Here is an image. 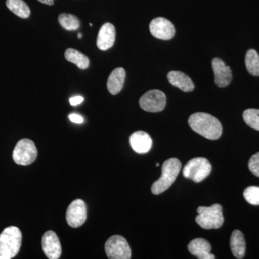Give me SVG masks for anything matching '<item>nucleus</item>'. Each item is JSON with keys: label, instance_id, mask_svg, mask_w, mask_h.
I'll list each match as a JSON object with an SVG mask.
<instances>
[{"label": "nucleus", "instance_id": "f257e3e1", "mask_svg": "<svg viewBox=\"0 0 259 259\" xmlns=\"http://www.w3.org/2000/svg\"><path fill=\"white\" fill-rule=\"evenodd\" d=\"M189 125L197 134L209 140L221 138L223 127L220 121L214 116L204 112H197L190 116Z\"/></svg>", "mask_w": 259, "mask_h": 259}, {"label": "nucleus", "instance_id": "f03ea898", "mask_svg": "<svg viewBox=\"0 0 259 259\" xmlns=\"http://www.w3.org/2000/svg\"><path fill=\"white\" fill-rule=\"evenodd\" d=\"M22 233L16 226L5 228L0 234V259H11L20 251Z\"/></svg>", "mask_w": 259, "mask_h": 259}, {"label": "nucleus", "instance_id": "7ed1b4c3", "mask_svg": "<svg viewBox=\"0 0 259 259\" xmlns=\"http://www.w3.org/2000/svg\"><path fill=\"white\" fill-rule=\"evenodd\" d=\"M182 168V163L176 158L167 160L162 166L161 176L153 184L151 192L153 194H160L169 189L176 180Z\"/></svg>", "mask_w": 259, "mask_h": 259}, {"label": "nucleus", "instance_id": "20e7f679", "mask_svg": "<svg viewBox=\"0 0 259 259\" xmlns=\"http://www.w3.org/2000/svg\"><path fill=\"white\" fill-rule=\"evenodd\" d=\"M198 215L196 223L204 229H218L224 223L223 207L221 204H212L210 207H199L197 208Z\"/></svg>", "mask_w": 259, "mask_h": 259}, {"label": "nucleus", "instance_id": "39448f33", "mask_svg": "<svg viewBox=\"0 0 259 259\" xmlns=\"http://www.w3.org/2000/svg\"><path fill=\"white\" fill-rule=\"evenodd\" d=\"M212 171V166L207 158H194L186 164L183 170V175L186 178L200 182L209 176Z\"/></svg>", "mask_w": 259, "mask_h": 259}, {"label": "nucleus", "instance_id": "423d86ee", "mask_svg": "<svg viewBox=\"0 0 259 259\" xmlns=\"http://www.w3.org/2000/svg\"><path fill=\"white\" fill-rule=\"evenodd\" d=\"M37 150L33 141L22 139L18 141L13 153V161L20 166H28L36 160Z\"/></svg>", "mask_w": 259, "mask_h": 259}, {"label": "nucleus", "instance_id": "0eeeda50", "mask_svg": "<svg viewBox=\"0 0 259 259\" xmlns=\"http://www.w3.org/2000/svg\"><path fill=\"white\" fill-rule=\"evenodd\" d=\"M105 252L110 259H130L131 249L124 237L115 235L110 237L105 243Z\"/></svg>", "mask_w": 259, "mask_h": 259}, {"label": "nucleus", "instance_id": "6e6552de", "mask_svg": "<svg viewBox=\"0 0 259 259\" xmlns=\"http://www.w3.org/2000/svg\"><path fill=\"white\" fill-rule=\"evenodd\" d=\"M140 106L145 111L159 112L164 110L166 97L161 90H152L147 92L140 99Z\"/></svg>", "mask_w": 259, "mask_h": 259}, {"label": "nucleus", "instance_id": "1a4fd4ad", "mask_svg": "<svg viewBox=\"0 0 259 259\" xmlns=\"http://www.w3.org/2000/svg\"><path fill=\"white\" fill-rule=\"evenodd\" d=\"M87 220L86 204L82 199H76L69 204L66 211V221L72 228L82 226Z\"/></svg>", "mask_w": 259, "mask_h": 259}, {"label": "nucleus", "instance_id": "9d476101", "mask_svg": "<svg viewBox=\"0 0 259 259\" xmlns=\"http://www.w3.org/2000/svg\"><path fill=\"white\" fill-rule=\"evenodd\" d=\"M149 28L153 36L160 40H171L175 35V26L171 21L166 18L153 19L150 23Z\"/></svg>", "mask_w": 259, "mask_h": 259}, {"label": "nucleus", "instance_id": "9b49d317", "mask_svg": "<svg viewBox=\"0 0 259 259\" xmlns=\"http://www.w3.org/2000/svg\"><path fill=\"white\" fill-rule=\"evenodd\" d=\"M42 248L49 259H59L61 255L60 241L55 232L49 231L44 233L42 238Z\"/></svg>", "mask_w": 259, "mask_h": 259}, {"label": "nucleus", "instance_id": "f8f14e48", "mask_svg": "<svg viewBox=\"0 0 259 259\" xmlns=\"http://www.w3.org/2000/svg\"><path fill=\"white\" fill-rule=\"evenodd\" d=\"M212 66L214 74V82L219 88H225L231 83L233 79L230 66H226L224 61L219 58L212 59Z\"/></svg>", "mask_w": 259, "mask_h": 259}, {"label": "nucleus", "instance_id": "ddd939ff", "mask_svg": "<svg viewBox=\"0 0 259 259\" xmlns=\"http://www.w3.org/2000/svg\"><path fill=\"white\" fill-rule=\"evenodd\" d=\"M188 250L191 254L199 259H214V255L210 253L212 246L204 238H195L189 243Z\"/></svg>", "mask_w": 259, "mask_h": 259}, {"label": "nucleus", "instance_id": "4468645a", "mask_svg": "<svg viewBox=\"0 0 259 259\" xmlns=\"http://www.w3.org/2000/svg\"><path fill=\"white\" fill-rule=\"evenodd\" d=\"M130 144L135 152L142 154L148 153L151 150L152 139L147 133L136 131L130 137Z\"/></svg>", "mask_w": 259, "mask_h": 259}, {"label": "nucleus", "instance_id": "2eb2a0df", "mask_svg": "<svg viewBox=\"0 0 259 259\" xmlns=\"http://www.w3.org/2000/svg\"><path fill=\"white\" fill-rule=\"evenodd\" d=\"M115 28L112 24H104L97 35V47L102 51H106L110 49L115 44Z\"/></svg>", "mask_w": 259, "mask_h": 259}, {"label": "nucleus", "instance_id": "dca6fc26", "mask_svg": "<svg viewBox=\"0 0 259 259\" xmlns=\"http://www.w3.org/2000/svg\"><path fill=\"white\" fill-rule=\"evenodd\" d=\"M167 78L172 86L177 87L182 91L188 93V92H192L194 90L193 81L187 75L181 72V71H171L168 73Z\"/></svg>", "mask_w": 259, "mask_h": 259}, {"label": "nucleus", "instance_id": "f3484780", "mask_svg": "<svg viewBox=\"0 0 259 259\" xmlns=\"http://www.w3.org/2000/svg\"><path fill=\"white\" fill-rule=\"evenodd\" d=\"M126 73L123 68H117L112 71L107 79V90L112 95H117L123 88Z\"/></svg>", "mask_w": 259, "mask_h": 259}, {"label": "nucleus", "instance_id": "a211bd4d", "mask_svg": "<svg viewBox=\"0 0 259 259\" xmlns=\"http://www.w3.org/2000/svg\"><path fill=\"white\" fill-rule=\"evenodd\" d=\"M232 253L236 258L241 259L245 253V241L244 236L241 231L236 230L233 232L230 241Z\"/></svg>", "mask_w": 259, "mask_h": 259}, {"label": "nucleus", "instance_id": "6ab92c4d", "mask_svg": "<svg viewBox=\"0 0 259 259\" xmlns=\"http://www.w3.org/2000/svg\"><path fill=\"white\" fill-rule=\"evenodd\" d=\"M65 58L69 62L76 64L80 69H88L90 65V60L88 56L79 51L71 48H69L65 51Z\"/></svg>", "mask_w": 259, "mask_h": 259}, {"label": "nucleus", "instance_id": "aec40b11", "mask_svg": "<svg viewBox=\"0 0 259 259\" xmlns=\"http://www.w3.org/2000/svg\"><path fill=\"white\" fill-rule=\"evenodd\" d=\"M6 5L10 11L20 18H28L30 15V8L23 0H7Z\"/></svg>", "mask_w": 259, "mask_h": 259}, {"label": "nucleus", "instance_id": "412c9836", "mask_svg": "<svg viewBox=\"0 0 259 259\" xmlns=\"http://www.w3.org/2000/svg\"><path fill=\"white\" fill-rule=\"evenodd\" d=\"M245 66L248 72L253 76H259V55L254 49L247 51L245 59Z\"/></svg>", "mask_w": 259, "mask_h": 259}, {"label": "nucleus", "instance_id": "4be33fe9", "mask_svg": "<svg viewBox=\"0 0 259 259\" xmlns=\"http://www.w3.org/2000/svg\"><path fill=\"white\" fill-rule=\"evenodd\" d=\"M59 22L63 28L69 31L78 30L80 27L79 19L74 15L67 13L59 15Z\"/></svg>", "mask_w": 259, "mask_h": 259}, {"label": "nucleus", "instance_id": "5701e85b", "mask_svg": "<svg viewBox=\"0 0 259 259\" xmlns=\"http://www.w3.org/2000/svg\"><path fill=\"white\" fill-rule=\"evenodd\" d=\"M243 120L251 128L259 131V110L248 109L243 114Z\"/></svg>", "mask_w": 259, "mask_h": 259}, {"label": "nucleus", "instance_id": "b1692460", "mask_svg": "<svg viewBox=\"0 0 259 259\" xmlns=\"http://www.w3.org/2000/svg\"><path fill=\"white\" fill-rule=\"evenodd\" d=\"M245 200L253 205H259V187L250 186L247 187L243 192Z\"/></svg>", "mask_w": 259, "mask_h": 259}, {"label": "nucleus", "instance_id": "393cba45", "mask_svg": "<svg viewBox=\"0 0 259 259\" xmlns=\"http://www.w3.org/2000/svg\"><path fill=\"white\" fill-rule=\"evenodd\" d=\"M248 168L252 174L259 177V152L255 153L250 158Z\"/></svg>", "mask_w": 259, "mask_h": 259}, {"label": "nucleus", "instance_id": "a878e982", "mask_svg": "<svg viewBox=\"0 0 259 259\" xmlns=\"http://www.w3.org/2000/svg\"><path fill=\"white\" fill-rule=\"evenodd\" d=\"M69 118L74 123L81 124L83 122V117L81 115H77V114H71L69 115Z\"/></svg>", "mask_w": 259, "mask_h": 259}, {"label": "nucleus", "instance_id": "bb28decb", "mask_svg": "<svg viewBox=\"0 0 259 259\" xmlns=\"http://www.w3.org/2000/svg\"><path fill=\"white\" fill-rule=\"evenodd\" d=\"M83 101V97L81 96H75L69 99V102L72 106H76Z\"/></svg>", "mask_w": 259, "mask_h": 259}, {"label": "nucleus", "instance_id": "cd10ccee", "mask_svg": "<svg viewBox=\"0 0 259 259\" xmlns=\"http://www.w3.org/2000/svg\"><path fill=\"white\" fill-rule=\"evenodd\" d=\"M38 1L42 3V4L48 5H53L54 4V0H38Z\"/></svg>", "mask_w": 259, "mask_h": 259}, {"label": "nucleus", "instance_id": "c85d7f7f", "mask_svg": "<svg viewBox=\"0 0 259 259\" xmlns=\"http://www.w3.org/2000/svg\"><path fill=\"white\" fill-rule=\"evenodd\" d=\"M82 37V35L81 33L78 34V38L81 39Z\"/></svg>", "mask_w": 259, "mask_h": 259}, {"label": "nucleus", "instance_id": "c756f323", "mask_svg": "<svg viewBox=\"0 0 259 259\" xmlns=\"http://www.w3.org/2000/svg\"><path fill=\"white\" fill-rule=\"evenodd\" d=\"M156 166L157 167L159 166V163H156Z\"/></svg>", "mask_w": 259, "mask_h": 259}, {"label": "nucleus", "instance_id": "7c9ffc66", "mask_svg": "<svg viewBox=\"0 0 259 259\" xmlns=\"http://www.w3.org/2000/svg\"><path fill=\"white\" fill-rule=\"evenodd\" d=\"M90 26H91V27L93 26V24L90 23Z\"/></svg>", "mask_w": 259, "mask_h": 259}]
</instances>
